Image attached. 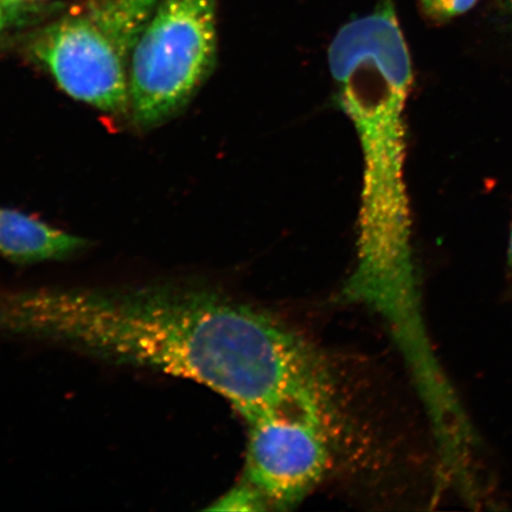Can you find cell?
<instances>
[{
	"label": "cell",
	"mask_w": 512,
	"mask_h": 512,
	"mask_svg": "<svg viewBox=\"0 0 512 512\" xmlns=\"http://www.w3.org/2000/svg\"><path fill=\"white\" fill-rule=\"evenodd\" d=\"M477 0H420L422 9L434 19H448L469 11Z\"/></svg>",
	"instance_id": "obj_6"
},
{
	"label": "cell",
	"mask_w": 512,
	"mask_h": 512,
	"mask_svg": "<svg viewBox=\"0 0 512 512\" xmlns=\"http://www.w3.org/2000/svg\"><path fill=\"white\" fill-rule=\"evenodd\" d=\"M87 241L27 214L0 207V256L17 264L67 259Z\"/></svg>",
	"instance_id": "obj_5"
},
{
	"label": "cell",
	"mask_w": 512,
	"mask_h": 512,
	"mask_svg": "<svg viewBox=\"0 0 512 512\" xmlns=\"http://www.w3.org/2000/svg\"><path fill=\"white\" fill-rule=\"evenodd\" d=\"M158 3L88 0L38 32L30 55L75 100L128 114L131 57Z\"/></svg>",
	"instance_id": "obj_2"
},
{
	"label": "cell",
	"mask_w": 512,
	"mask_h": 512,
	"mask_svg": "<svg viewBox=\"0 0 512 512\" xmlns=\"http://www.w3.org/2000/svg\"><path fill=\"white\" fill-rule=\"evenodd\" d=\"M510 4H511V8H512V0H509Z\"/></svg>",
	"instance_id": "obj_10"
},
{
	"label": "cell",
	"mask_w": 512,
	"mask_h": 512,
	"mask_svg": "<svg viewBox=\"0 0 512 512\" xmlns=\"http://www.w3.org/2000/svg\"><path fill=\"white\" fill-rule=\"evenodd\" d=\"M4 2L3 0H0V34H2V31L6 27V19H8V16H6V12L4 10Z\"/></svg>",
	"instance_id": "obj_7"
},
{
	"label": "cell",
	"mask_w": 512,
	"mask_h": 512,
	"mask_svg": "<svg viewBox=\"0 0 512 512\" xmlns=\"http://www.w3.org/2000/svg\"><path fill=\"white\" fill-rule=\"evenodd\" d=\"M217 61L216 0H159L133 50L128 115L142 130L188 107Z\"/></svg>",
	"instance_id": "obj_3"
},
{
	"label": "cell",
	"mask_w": 512,
	"mask_h": 512,
	"mask_svg": "<svg viewBox=\"0 0 512 512\" xmlns=\"http://www.w3.org/2000/svg\"><path fill=\"white\" fill-rule=\"evenodd\" d=\"M510 256L512 261V234H511V241H510Z\"/></svg>",
	"instance_id": "obj_9"
},
{
	"label": "cell",
	"mask_w": 512,
	"mask_h": 512,
	"mask_svg": "<svg viewBox=\"0 0 512 512\" xmlns=\"http://www.w3.org/2000/svg\"><path fill=\"white\" fill-rule=\"evenodd\" d=\"M241 477L210 511L288 510L302 503L335 462L339 426L311 416H261L245 421Z\"/></svg>",
	"instance_id": "obj_4"
},
{
	"label": "cell",
	"mask_w": 512,
	"mask_h": 512,
	"mask_svg": "<svg viewBox=\"0 0 512 512\" xmlns=\"http://www.w3.org/2000/svg\"><path fill=\"white\" fill-rule=\"evenodd\" d=\"M329 68L363 158L356 261L339 300L363 307L395 337L411 332V209L405 179V108L413 68L392 0L338 31Z\"/></svg>",
	"instance_id": "obj_1"
},
{
	"label": "cell",
	"mask_w": 512,
	"mask_h": 512,
	"mask_svg": "<svg viewBox=\"0 0 512 512\" xmlns=\"http://www.w3.org/2000/svg\"><path fill=\"white\" fill-rule=\"evenodd\" d=\"M4 3H18V2H24V0H3Z\"/></svg>",
	"instance_id": "obj_8"
}]
</instances>
